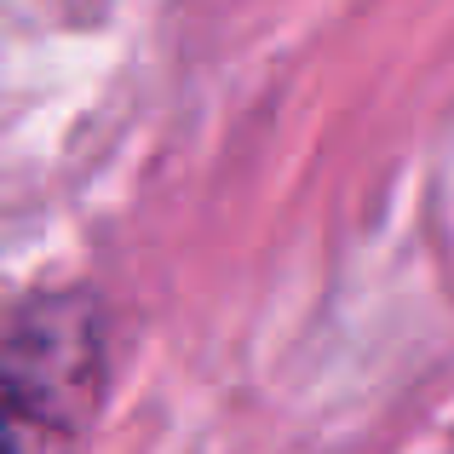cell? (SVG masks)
Instances as JSON below:
<instances>
[{
  "mask_svg": "<svg viewBox=\"0 0 454 454\" xmlns=\"http://www.w3.org/2000/svg\"><path fill=\"white\" fill-rule=\"evenodd\" d=\"M104 403V322L81 294L23 305L0 345V443H69Z\"/></svg>",
  "mask_w": 454,
  "mask_h": 454,
  "instance_id": "obj_1",
  "label": "cell"
}]
</instances>
